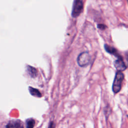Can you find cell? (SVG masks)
<instances>
[{"label": "cell", "mask_w": 128, "mask_h": 128, "mask_svg": "<svg viewBox=\"0 0 128 128\" xmlns=\"http://www.w3.org/2000/svg\"><path fill=\"white\" fill-rule=\"evenodd\" d=\"M55 126H54V123L53 122H51L49 124L48 126V128H54Z\"/></svg>", "instance_id": "8fae6325"}, {"label": "cell", "mask_w": 128, "mask_h": 128, "mask_svg": "<svg viewBox=\"0 0 128 128\" xmlns=\"http://www.w3.org/2000/svg\"><path fill=\"white\" fill-rule=\"evenodd\" d=\"M83 0H74L72 16L73 18L78 17L82 12L83 9Z\"/></svg>", "instance_id": "7a4b0ae2"}, {"label": "cell", "mask_w": 128, "mask_h": 128, "mask_svg": "<svg viewBox=\"0 0 128 128\" xmlns=\"http://www.w3.org/2000/svg\"><path fill=\"white\" fill-rule=\"evenodd\" d=\"M34 124L35 121L34 119H28L26 122V128H34Z\"/></svg>", "instance_id": "9c48e42d"}, {"label": "cell", "mask_w": 128, "mask_h": 128, "mask_svg": "<svg viewBox=\"0 0 128 128\" xmlns=\"http://www.w3.org/2000/svg\"><path fill=\"white\" fill-rule=\"evenodd\" d=\"M90 60V56L88 52H84L80 53L77 58V62L80 66L84 67L88 66Z\"/></svg>", "instance_id": "3957f363"}, {"label": "cell", "mask_w": 128, "mask_h": 128, "mask_svg": "<svg viewBox=\"0 0 128 128\" xmlns=\"http://www.w3.org/2000/svg\"></svg>", "instance_id": "7c38bea8"}, {"label": "cell", "mask_w": 128, "mask_h": 128, "mask_svg": "<svg viewBox=\"0 0 128 128\" xmlns=\"http://www.w3.org/2000/svg\"><path fill=\"white\" fill-rule=\"evenodd\" d=\"M26 70L28 71V74L32 78H34L37 75V71L34 68V67H32L31 66H27Z\"/></svg>", "instance_id": "52a82bcc"}, {"label": "cell", "mask_w": 128, "mask_h": 128, "mask_svg": "<svg viewBox=\"0 0 128 128\" xmlns=\"http://www.w3.org/2000/svg\"><path fill=\"white\" fill-rule=\"evenodd\" d=\"M98 27L100 30H104L106 28V26L103 24H99L98 25Z\"/></svg>", "instance_id": "30bf717a"}, {"label": "cell", "mask_w": 128, "mask_h": 128, "mask_svg": "<svg viewBox=\"0 0 128 128\" xmlns=\"http://www.w3.org/2000/svg\"><path fill=\"white\" fill-rule=\"evenodd\" d=\"M104 48H105L106 50L108 52L115 56H116L118 58H122L121 56L118 54V52H117L116 50L114 48H112V47L110 46H109L108 44H104Z\"/></svg>", "instance_id": "8992f818"}, {"label": "cell", "mask_w": 128, "mask_h": 128, "mask_svg": "<svg viewBox=\"0 0 128 128\" xmlns=\"http://www.w3.org/2000/svg\"><path fill=\"white\" fill-rule=\"evenodd\" d=\"M114 66L116 69L120 72L124 71L126 68V65L124 64L122 58H118V60H116L114 62Z\"/></svg>", "instance_id": "277c9868"}, {"label": "cell", "mask_w": 128, "mask_h": 128, "mask_svg": "<svg viewBox=\"0 0 128 128\" xmlns=\"http://www.w3.org/2000/svg\"><path fill=\"white\" fill-rule=\"evenodd\" d=\"M29 91L30 94L38 98H40L42 96V94H40V91L36 88H34L32 87H29Z\"/></svg>", "instance_id": "ba28073f"}, {"label": "cell", "mask_w": 128, "mask_h": 128, "mask_svg": "<svg viewBox=\"0 0 128 128\" xmlns=\"http://www.w3.org/2000/svg\"><path fill=\"white\" fill-rule=\"evenodd\" d=\"M124 78V74L122 72L118 71L116 74L112 86V90L114 94L118 93L120 90Z\"/></svg>", "instance_id": "6da1fadb"}, {"label": "cell", "mask_w": 128, "mask_h": 128, "mask_svg": "<svg viewBox=\"0 0 128 128\" xmlns=\"http://www.w3.org/2000/svg\"><path fill=\"white\" fill-rule=\"evenodd\" d=\"M6 128H24L20 120H12L6 126Z\"/></svg>", "instance_id": "5b68a950"}]
</instances>
